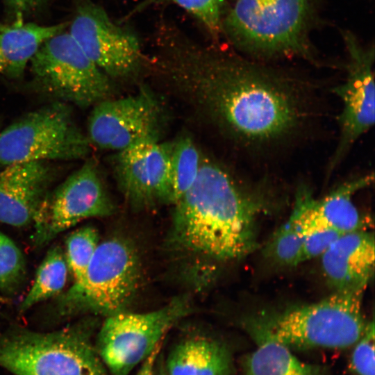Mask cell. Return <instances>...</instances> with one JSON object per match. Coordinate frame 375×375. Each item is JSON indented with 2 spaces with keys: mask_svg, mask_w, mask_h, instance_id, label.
Segmentation results:
<instances>
[{
  "mask_svg": "<svg viewBox=\"0 0 375 375\" xmlns=\"http://www.w3.org/2000/svg\"><path fill=\"white\" fill-rule=\"evenodd\" d=\"M172 143L150 139L117 151L114 174L119 190L135 209L172 204L170 156Z\"/></svg>",
  "mask_w": 375,
  "mask_h": 375,
  "instance_id": "obj_14",
  "label": "cell"
},
{
  "mask_svg": "<svg viewBox=\"0 0 375 375\" xmlns=\"http://www.w3.org/2000/svg\"><path fill=\"white\" fill-rule=\"evenodd\" d=\"M164 367L168 375H231L233 365L224 344L205 335H194L174 347Z\"/></svg>",
  "mask_w": 375,
  "mask_h": 375,
  "instance_id": "obj_18",
  "label": "cell"
},
{
  "mask_svg": "<svg viewBox=\"0 0 375 375\" xmlns=\"http://www.w3.org/2000/svg\"><path fill=\"white\" fill-rule=\"evenodd\" d=\"M190 312L188 299L181 297L150 312L124 310L108 316L97 336V353L110 375H128Z\"/></svg>",
  "mask_w": 375,
  "mask_h": 375,
  "instance_id": "obj_8",
  "label": "cell"
},
{
  "mask_svg": "<svg viewBox=\"0 0 375 375\" xmlns=\"http://www.w3.org/2000/svg\"><path fill=\"white\" fill-rule=\"evenodd\" d=\"M160 347H158L141 364L135 375H153L154 368L159 355Z\"/></svg>",
  "mask_w": 375,
  "mask_h": 375,
  "instance_id": "obj_30",
  "label": "cell"
},
{
  "mask_svg": "<svg viewBox=\"0 0 375 375\" xmlns=\"http://www.w3.org/2000/svg\"><path fill=\"white\" fill-rule=\"evenodd\" d=\"M68 272L64 251L59 245L52 246L36 271L33 284L19 306L20 311L60 294Z\"/></svg>",
  "mask_w": 375,
  "mask_h": 375,
  "instance_id": "obj_21",
  "label": "cell"
},
{
  "mask_svg": "<svg viewBox=\"0 0 375 375\" xmlns=\"http://www.w3.org/2000/svg\"><path fill=\"white\" fill-rule=\"evenodd\" d=\"M135 246L122 237L99 242L83 279L61 296L63 315L92 313L106 317L125 310L141 279Z\"/></svg>",
  "mask_w": 375,
  "mask_h": 375,
  "instance_id": "obj_5",
  "label": "cell"
},
{
  "mask_svg": "<svg viewBox=\"0 0 375 375\" xmlns=\"http://www.w3.org/2000/svg\"><path fill=\"white\" fill-rule=\"evenodd\" d=\"M7 4L18 12L31 11L40 6L44 0H5Z\"/></svg>",
  "mask_w": 375,
  "mask_h": 375,
  "instance_id": "obj_29",
  "label": "cell"
},
{
  "mask_svg": "<svg viewBox=\"0 0 375 375\" xmlns=\"http://www.w3.org/2000/svg\"><path fill=\"white\" fill-rule=\"evenodd\" d=\"M114 210L97 167L85 162L44 201L33 223L34 244L43 247L81 221L109 216Z\"/></svg>",
  "mask_w": 375,
  "mask_h": 375,
  "instance_id": "obj_10",
  "label": "cell"
},
{
  "mask_svg": "<svg viewBox=\"0 0 375 375\" xmlns=\"http://www.w3.org/2000/svg\"><path fill=\"white\" fill-rule=\"evenodd\" d=\"M256 343V349L243 361V375H327L324 367L300 360L280 343Z\"/></svg>",
  "mask_w": 375,
  "mask_h": 375,
  "instance_id": "obj_20",
  "label": "cell"
},
{
  "mask_svg": "<svg viewBox=\"0 0 375 375\" xmlns=\"http://www.w3.org/2000/svg\"><path fill=\"white\" fill-rule=\"evenodd\" d=\"M224 167L201 157L197 178L174 204L166 246L183 274L207 285L219 264L247 255L256 246V220L267 201Z\"/></svg>",
  "mask_w": 375,
  "mask_h": 375,
  "instance_id": "obj_2",
  "label": "cell"
},
{
  "mask_svg": "<svg viewBox=\"0 0 375 375\" xmlns=\"http://www.w3.org/2000/svg\"><path fill=\"white\" fill-rule=\"evenodd\" d=\"M373 181V174L351 178L319 199L315 198L309 188L302 185L297 190L294 206L288 220L302 235L325 230L343 234L365 229L366 221L353 197Z\"/></svg>",
  "mask_w": 375,
  "mask_h": 375,
  "instance_id": "obj_15",
  "label": "cell"
},
{
  "mask_svg": "<svg viewBox=\"0 0 375 375\" xmlns=\"http://www.w3.org/2000/svg\"><path fill=\"white\" fill-rule=\"evenodd\" d=\"M374 236L365 229L340 235L320 256L326 279L337 292H364L374 274Z\"/></svg>",
  "mask_w": 375,
  "mask_h": 375,
  "instance_id": "obj_17",
  "label": "cell"
},
{
  "mask_svg": "<svg viewBox=\"0 0 375 375\" xmlns=\"http://www.w3.org/2000/svg\"><path fill=\"white\" fill-rule=\"evenodd\" d=\"M69 33L108 77L131 76L144 62L137 35L114 22L103 8L90 1L78 6Z\"/></svg>",
  "mask_w": 375,
  "mask_h": 375,
  "instance_id": "obj_12",
  "label": "cell"
},
{
  "mask_svg": "<svg viewBox=\"0 0 375 375\" xmlns=\"http://www.w3.org/2000/svg\"><path fill=\"white\" fill-rule=\"evenodd\" d=\"M25 274L23 253L10 238L0 231V290L15 292L22 284Z\"/></svg>",
  "mask_w": 375,
  "mask_h": 375,
  "instance_id": "obj_25",
  "label": "cell"
},
{
  "mask_svg": "<svg viewBox=\"0 0 375 375\" xmlns=\"http://www.w3.org/2000/svg\"><path fill=\"white\" fill-rule=\"evenodd\" d=\"M304 235L298 233L287 220L270 240L267 253L275 261L285 265H297L302 260Z\"/></svg>",
  "mask_w": 375,
  "mask_h": 375,
  "instance_id": "obj_26",
  "label": "cell"
},
{
  "mask_svg": "<svg viewBox=\"0 0 375 375\" xmlns=\"http://www.w3.org/2000/svg\"><path fill=\"white\" fill-rule=\"evenodd\" d=\"M53 172L46 161L10 164L0 171V222L33 224L49 194Z\"/></svg>",
  "mask_w": 375,
  "mask_h": 375,
  "instance_id": "obj_16",
  "label": "cell"
},
{
  "mask_svg": "<svg viewBox=\"0 0 375 375\" xmlns=\"http://www.w3.org/2000/svg\"><path fill=\"white\" fill-rule=\"evenodd\" d=\"M153 375H168L165 371V367H161L157 373H154Z\"/></svg>",
  "mask_w": 375,
  "mask_h": 375,
  "instance_id": "obj_31",
  "label": "cell"
},
{
  "mask_svg": "<svg viewBox=\"0 0 375 375\" xmlns=\"http://www.w3.org/2000/svg\"><path fill=\"white\" fill-rule=\"evenodd\" d=\"M11 27V26L4 25L0 23V32L7 31Z\"/></svg>",
  "mask_w": 375,
  "mask_h": 375,
  "instance_id": "obj_32",
  "label": "cell"
},
{
  "mask_svg": "<svg viewBox=\"0 0 375 375\" xmlns=\"http://www.w3.org/2000/svg\"><path fill=\"white\" fill-rule=\"evenodd\" d=\"M36 85L46 94L81 107L107 99L108 76L63 31L44 42L30 60Z\"/></svg>",
  "mask_w": 375,
  "mask_h": 375,
  "instance_id": "obj_9",
  "label": "cell"
},
{
  "mask_svg": "<svg viewBox=\"0 0 375 375\" xmlns=\"http://www.w3.org/2000/svg\"><path fill=\"white\" fill-rule=\"evenodd\" d=\"M156 69L191 94L219 127L247 145L290 136L305 117L297 85L285 74L216 46L202 44L175 24L159 22Z\"/></svg>",
  "mask_w": 375,
  "mask_h": 375,
  "instance_id": "obj_1",
  "label": "cell"
},
{
  "mask_svg": "<svg viewBox=\"0 0 375 375\" xmlns=\"http://www.w3.org/2000/svg\"><path fill=\"white\" fill-rule=\"evenodd\" d=\"M364 292H337L256 320L250 333L256 342L271 340L289 349H343L355 344L367 324L362 310Z\"/></svg>",
  "mask_w": 375,
  "mask_h": 375,
  "instance_id": "obj_4",
  "label": "cell"
},
{
  "mask_svg": "<svg viewBox=\"0 0 375 375\" xmlns=\"http://www.w3.org/2000/svg\"><path fill=\"white\" fill-rule=\"evenodd\" d=\"M351 368L356 375H374V324L368 322L363 335L355 344Z\"/></svg>",
  "mask_w": 375,
  "mask_h": 375,
  "instance_id": "obj_27",
  "label": "cell"
},
{
  "mask_svg": "<svg viewBox=\"0 0 375 375\" xmlns=\"http://www.w3.org/2000/svg\"><path fill=\"white\" fill-rule=\"evenodd\" d=\"M0 366L15 375H108L88 332L80 326L3 335Z\"/></svg>",
  "mask_w": 375,
  "mask_h": 375,
  "instance_id": "obj_6",
  "label": "cell"
},
{
  "mask_svg": "<svg viewBox=\"0 0 375 375\" xmlns=\"http://www.w3.org/2000/svg\"><path fill=\"white\" fill-rule=\"evenodd\" d=\"M66 26V23L51 26L28 23L0 32V75L10 78L21 77L42 44Z\"/></svg>",
  "mask_w": 375,
  "mask_h": 375,
  "instance_id": "obj_19",
  "label": "cell"
},
{
  "mask_svg": "<svg viewBox=\"0 0 375 375\" xmlns=\"http://www.w3.org/2000/svg\"><path fill=\"white\" fill-rule=\"evenodd\" d=\"M224 0H143L128 13L129 17L151 6L172 3L197 18L215 39L222 33V8Z\"/></svg>",
  "mask_w": 375,
  "mask_h": 375,
  "instance_id": "obj_24",
  "label": "cell"
},
{
  "mask_svg": "<svg viewBox=\"0 0 375 375\" xmlns=\"http://www.w3.org/2000/svg\"><path fill=\"white\" fill-rule=\"evenodd\" d=\"M88 123V139L99 148L119 151L140 142L158 140L161 110L142 88L134 95L97 103Z\"/></svg>",
  "mask_w": 375,
  "mask_h": 375,
  "instance_id": "obj_13",
  "label": "cell"
},
{
  "mask_svg": "<svg viewBox=\"0 0 375 375\" xmlns=\"http://www.w3.org/2000/svg\"><path fill=\"white\" fill-rule=\"evenodd\" d=\"M99 242L97 230L91 226L79 228L67 238L64 252L73 284L84 277Z\"/></svg>",
  "mask_w": 375,
  "mask_h": 375,
  "instance_id": "obj_23",
  "label": "cell"
},
{
  "mask_svg": "<svg viewBox=\"0 0 375 375\" xmlns=\"http://www.w3.org/2000/svg\"><path fill=\"white\" fill-rule=\"evenodd\" d=\"M315 0H237L221 31L231 44L256 58L312 60L310 34Z\"/></svg>",
  "mask_w": 375,
  "mask_h": 375,
  "instance_id": "obj_3",
  "label": "cell"
},
{
  "mask_svg": "<svg viewBox=\"0 0 375 375\" xmlns=\"http://www.w3.org/2000/svg\"><path fill=\"white\" fill-rule=\"evenodd\" d=\"M340 235L333 230L319 231L305 235L302 249L303 262L321 256Z\"/></svg>",
  "mask_w": 375,
  "mask_h": 375,
  "instance_id": "obj_28",
  "label": "cell"
},
{
  "mask_svg": "<svg viewBox=\"0 0 375 375\" xmlns=\"http://www.w3.org/2000/svg\"><path fill=\"white\" fill-rule=\"evenodd\" d=\"M172 143L170 176L173 205L195 183L201 167L202 156L188 136H182Z\"/></svg>",
  "mask_w": 375,
  "mask_h": 375,
  "instance_id": "obj_22",
  "label": "cell"
},
{
  "mask_svg": "<svg viewBox=\"0 0 375 375\" xmlns=\"http://www.w3.org/2000/svg\"><path fill=\"white\" fill-rule=\"evenodd\" d=\"M90 142L69 106L55 102L26 114L0 132V164L85 157Z\"/></svg>",
  "mask_w": 375,
  "mask_h": 375,
  "instance_id": "obj_7",
  "label": "cell"
},
{
  "mask_svg": "<svg viewBox=\"0 0 375 375\" xmlns=\"http://www.w3.org/2000/svg\"><path fill=\"white\" fill-rule=\"evenodd\" d=\"M348 55L347 76L333 90L342 101L340 137L328 174L341 162L354 143L374 125L375 118L374 48L364 46L349 31L342 32Z\"/></svg>",
  "mask_w": 375,
  "mask_h": 375,
  "instance_id": "obj_11",
  "label": "cell"
}]
</instances>
